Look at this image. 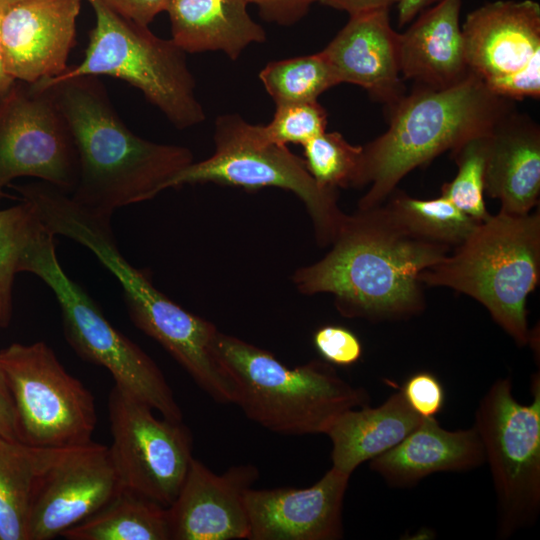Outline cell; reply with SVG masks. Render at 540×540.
<instances>
[{
    "label": "cell",
    "instance_id": "obj_1",
    "mask_svg": "<svg viewBox=\"0 0 540 540\" xmlns=\"http://www.w3.org/2000/svg\"><path fill=\"white\" fill-rule=\"evenodd\" d=\"M331 246L294 272L295 287L304 295L331 294L342 316L371 321L424 311L419 275L451 249L411 234L384 203L347 214Z\"/></svg>",
    "mask_w": 540,
    "mask_h": 540
},
{
    "label": "cell",
    "instance_id": "obj_2",
    "mask_svg": "<svg viewBox=\"0 0 540 540\" xmlns=\"http://www.w3.org/2000/svg\"><path fill=\"white\" fill-rule=\"evenodd\" d=\"M78 156L70 194L78 204L111 217L122 207L150 200L194 161L184 146L156 143L133 133L116 113L96 76L44 79Z\"/></svg>",
    "mask_w": 540,
    "mask_h": 540
},
{
    "label": "cell",
    "instance_id": "obj_3",
    "mask_svg": "<svg viewBox=\"0 0 540 540\" xmlns=\"http://www.w3.org/2000/svg\"><path fill=\"white\" fill-rule=\"evenodd\" d=\"M385 133L363 146L360 187L369 190L358 208L384 203L413 169L465 142L491 133L512 112L474 73L447 88L419 86L390 107Z\"/></svg>",
    "mask_w": 540,
    "mask_h": 540
},
{
    "label": "cell",
    "instance_id": "obj_4",
    "mask_svg": "<svg viewBox=\"0 0 540 540\" xmlns=\"http://www.w3.org/2000/svg\"><path fill=\"white\" fill-rule=\"evenodd\" d=\"M214 350L233 385L234 403L272 432L325 434L340 414L370 402L365 389L345 381L326 361L290 368L271 352L220 331Z\"/></svg>",
    "mask_w": 540,
    "mask_h": 540
},
{
    "label": "cell",
    "instance_id": "obj_5",
    "mask_svg": "<svg viewBox=\"0 0 540 540\" xmlns=\"http://www.w3.org/2000/svg\"><path fill=\"white\" fill-rule=\"evenodd\" d=\"M454 248L419 275L420 283L472 297L518 346L528 345L527 300L540 280L539 211L500 210Z\"/></svg>",
    "mask_w": 540,
    "mask_h": 540
},
{
    "label": "cell",
    "instance_id": "obj_6",
    "mask_svg": "<svg viewBox=\"0 0 540 540\" xmlns=\"http://www.w3.org/2000/svg\"><path fill=\"white\" fill-rule=\"evenodd\" d=\"M95 25L81 62L52 79L109 76L137 88L178 129L201 124L206 114L196 96V82L186 53L148 26L125 19L99 0H87Z\"/></svg>",
    "mask_w": 540,
    "mask_h": 540
},
{
    "label": "cell",
    "instance_id": "obj_7",
    "mask_svg": "<svg viewBox=\"0 0 540 540\" xmlns=\"http://www.w3.org/2000/svg\"><path fill=\"white\" fill-rule=\"evenodd\" d=\"M47 229L28 249L21 272L38 276L54 293L64 336L83 360L107 369L119 386L162 417L182 421L173 391L157 364L105 317L99 304L61 267Z\"/></svg>",
    "mask_w": 540,
    "mask_h": 540
},
{
    "label": "cell",
    "instance_id": "obj_8",
    "mask_svg": "<svg viewBox=\"0 0 540 540\" xmlns=\"http://www.w3.org/2000/svg\"><path fill=\"white\" fill-rule=\"evenodd\" d=\"M213 132L214 153L178 172L167 182L165 190L199 183L248 190L281 188L304 203L319 246L331 245L347 216L338 206L337 190L320 187L304 159L287 146L268 140L262 125L249 123L237 113L219 115Z\"/></svg>",
    "mask_w": 540,
    "mask_h": 540
},
{
    "label": "cell",
    "instance_id": "obj_9",
    "mask_svg": "<svg viewBox=\"0 0 540 540\" xmlns=\"http://www.w3.org/2000/svg\"><path fill=\"white\" fill-rule=\"evenodd\" d=\"M532 402L513 395L511 377L497 379L479 401L474 427L490 467L497 535L532 526L540 512V375L531 377Z\"/></svg>",
    "mask_w": 540,
    "mask_h": 540
},
{
    "label": "cell",
    "instance_id": "obj_10",
    "mask_svg": "<svg viewBox=\"0 0 540 540\" xmlns=\"http://www.w3.org/2000/svg\"><path fill=\"white\" fill-rule=\"evenodd\" d=\"M0 367L13 399L20 442L51 448L92 441L94 396L46 342L10 344L0 350Z\"/></svg>",
    "mask_w": 540,
    "mask_h": 540
},
{
    "label": "cell",
    "instance_id": "obj_11",
    "mask_svg": "<svg viewBox=\"0 0 540 540\" xmlns=\"http://www.w3.org/2000/svg\"><path fill=\"white\" fill-rule=\"evenodd\" d=\"M110 456L120 487L167 508L187 475L193 440L182 421L153 409L115 385L108 395Z\"/></svg>",
    "mask_w": 540,
    "mask_h": 540
},
{
    "label": "cell",
    "instance_id": "obj_12",
    "mask_svg": "<svg viewBox=\"0 0 540 540\" xmlns=\"http://www.w3.org/2000/svg\"><path fill=\"white\" fill-rule=\"evenodd\" d=\"M100 263L119 282L134 325L157 341L212 399L234 403L233 385L214 350L219 332L215 325L160 292L118 247L106 249Z\"/></svg>",
    "mask_w": 540,
    "mask_h": 540
},
{
    "label": "cell",
    "instance_id": "obj_13",
    "mask_svg": "<svg viewBox=\"0 0 540 540\" xmlns=\"http://www.w3.org/2000/svg\"><path fill=\"white\" fill-rule=\"evenodd\" d=\"M20 177L71 193L78 179V156L48 91L37 83L16 81L0 100V201Z\"/></svg>",
    "mask_w": 540,
    "mask_h": 540
},
{
    "label": "cell",
    "instance_id": "obj_14",
    "mask_svg": "<svg viewBox=\"0 0 540 540\" xmlns=\"http://www.w3.org/2000/svg\"><path fill=\"white\" fill-rule=\"evenodd\" d=\"M36 448L28 540H50L83 521L119 490L109 447L85 444Z\"/></svg>",
    "mask_w": 540,
    "mask_h": 540
},
{
    "label": "cell",
    "instance_id": "obj_15",
    "mask_svg": "<svg viewBox=\"0 0 540 540\" xmlns=\"http://www.w3.org/2000/svg\"><path fill=\"white\" fill-rule=\"evenodd\" d=\"M82 0H17L6 6L0 45L7 72L35 83L62 74L76 43Z\"/></svg>",
    "mask_w": 540,
    "mask_h": 540
},
{
    "label": "cell",
    "instance_id": "obj_16",
    "mask_svg": "<svg viewBox=\"0 0 540 540\" xmlns=\"http://www.w3.org/2000/svg\"><path fill=\"white\" fill-rule=\"evenodd\" d=\"M258 476L252 464L218 475L192 458L178 495L166 508L170 540L248 539L245 495Z\"/></svg>",
    "mask_w": 540,
    "mask_h": 540
},
{
    "label": "cell",
    "instance_id": "obj_17",
    "mask_svg": "<svg viewBox=\"0 0 540 540\" xmlns=\"http://www.w3.org/2000/svg\"><path fill=\"white\" fill-rule=\"evenodd\" d=\"M351 475L331 467L307 488L246 492L249 540H337L343 537V502Z\"/></svg>",
    "mask_w": 540,
    "mask_h": 540
},
{
    "label": "cell",
    "instance_id": "obj_18",
    "mask_svg": "<svg viewBox=\"0 0 540 540\" xmlns=\"http://www.w3.org/2000/svg\"><path fill=\"white\" fill-rule=\"evenodd\" d=\"M469 70L484 82L524 67L540 52V5L497 0L471 11L461 27Z\"/></svg>",
    "mask_w": 540,
    "mask_h": 540
},
{
    "label": "cell",
    "instance_id": "obj_19",
    "mask_svg": "<svg viewBox=\"0 0 540 540\" xmlns=\"http://www.w3.org/2000/svg\"><path fill=\"white\" fill-rule=\"evenodd\" d=\"M389 9L350 15L321 51L341 83L358 85L377 101L393 106L404 96L398 37Z\"/></svg>",
    "mask_w": 540,
    "mask_h": 540
},
{
    "label": "cell",
    "instance_id": "obj_20",
    "mask_svg": "<svg viewBox=\"0 0 540 540\" xmlns=\"http://www.w3.org/2000/svg\"><path fill=\"white\" fill-rule=\"evenodd\" d=\"M462 0H439L420 12L398 37L404 79L419 86L447 88L470 74L460 26Z\"/></svg>",
    "mask_w": 540,
    "mask_h": 540
},
{
    "label": "cell",
    "instance_id": "obj_21",
    "mask_svg": "<svg viewBox=\"0 0 540 540\" xmlns=\"http://www.w3.org/2000/svg\"><path fill=\"white\" fill-rule=\"evenodd\" d=\"M484 462L483 445L474 426L450 431L435 417H422L400 443L370 460V469L389 486L407 488L431 474L468 471Z\"/></svg>",
    "mask_w": 540,
    "mask_h": 540
},
{
    "label": "cell",
    "instance_id": "obj_22",
    "mask_svg": "<svg viewBox=\"0 0 540 540\" xmlns=\"http://www.w3.org/2000/svg\"><path fill=\"white\" fill-rule=\"evenodd\" d=\"M484 189L503 212L527 214L538 204L540 130L529 118L511 112L487 136Z\"/></svg>",
    "mask_w": 540,
    "mask_h": 540
},
{
    "label": "cell",
    "instance_id": "obj_23",
    "mask_svg": "<svg viewBox=\"0 0 540 540\" xmlns=\"http://www.w3.org/2000/svg\"><path fill=\"white\" fill-rule=\"evenodd\" d=\"M247 0H169L171 40L185 53L223 52L235 61L266 32L248 13Z\"/></svg>",
    "mask_w": 540,
    "mask_h": 540
},
{
    "label": "cell",
    "instance_id": "obj_24",
    "mask_svg": "<svg viewBox=\"0 0 540 540\" xmlns=\"http://www.w3.org/2000/svg\"><path fill=\"white\" fill-rule=\"evenodd\" d=\"M421 418L401 391L390 395L376 408L368 405L340 414L325 433L331 440L332 467L351 475L366 461L400 443Z\"/></svg>",
    "mask_w": 540,
    "mask_h": 540
},
{
    "label": "cell",
    "instance_id": "obj_25",
    "mask_svg": "<svg viewBox=\"0 0 540 540\" xmlns=\"http://www.w3.org/2000/svg\"><path fill=\"white\" fill-rule=\"evenodd\" d=\"M60 536L67 540H170L167 510L120 488L100 509Z\"/></svg>",
    "mask_w": 540,
    "mask_h": 540
},
{
    "label": "cell",
    "instance_id": "obj_26",
    "mask_svg": "<svg viewBox=\"0 0 540 540\" xmlns=\"http://www.w3.org/2000/svg\"><path fill=\"white\" fill-rule=\"evenodd\" d=\"M36 448L0 435V540H28Z\"/></svg>",
    "mask_w": 540,
    "mask_h": 540
},
{
    "label": "cell",
    "instance_id": "obj_27",
    "mask_svg": "<svg viewBox=\"0 0 540 540\" xmlns=\"http://www.w3.org/2000/svg\"><path fill=\"white\" fill-rule=\"evenodd\" d=\"M387 199L385 205L407 231L449 248L460 245L480 223L442 195L421 200L394 190Z\"/></svg>",
    "mask_w": 540,
    "mask_h": 540
},
{
    "label": "cell",
    "instance_id": "obj_28",
    "mask_svg": "<svg viewBox=\"0 0 540 540\" xmlns=\"http://www.w3.org/2000/svg\"><path fill=\"white\" fill-rule=\"evenodd\" d=\"M46 230L29 200L20 198L18 204L0 209V329L7 328L13 317L14 281L23 258Z\"/></svg>",
    "mask_w": 540,
    "mask_h": 540
},
{
    "label": "cell",
    "instance_id": "obj_29",
    "mask_svg": "<svg viewBox=\"0 0 540 540\" xmlns=\"http://www.w3.org/2000/svg\"><path fill=\"white\" fill-rule=\"evenodd\" d=\"M259 79L275 104L314 102L340 84L321 51L268 62L261 69Z\"/></svg>",
    "mask_w": 540,
    "mask_h": 540
},
{
    "label": "cell",
    "instance_id": "obj_30",
    "mask_svg": "<svg viewBox=\"0 0 540 540\" xmlns=\"http://www.w3.org/2000/svg\"><path fill=\"white\" fill-rule=\"evenodd\" d=\"M303 148L306 168L320 187H360L363 146L350 144L339 132L325 131Z\"/></svg>",
    "mask_w": 540,
    "mask_h": 540
},
{
    "label": "cell",
    "instance_id": "obj_31",
    "mask_svg": "<svg viewBox=\"0 0 540 540\" xmlns=\"http://www.w3.org/2000/svg\"><path fill=\"white\" fill-rule=\"evenodd\" d=\"M488 135L473 138L451 152L458 166V172L455 178L445 183L441 189L442 196L460 211L479 222L486 220L491 215L487 211L484 201V171Z\"/></svg>",
    "mask_w": 540,
    "mask_h": 540
},
{
    "label": "cell",
    "instance_id": "obj_32",
    "mask_svg": "<svg viewBox=\"0 0 540 540\" xmlns=\"http://www.w3.org/2000/svg\"><path fill=\"white\" fill-rule=\"evenodd\" d=\"M272 120L262 125L265 137L285 145H304L326 131L327 112L318 101L275 104Z\"/></svg>",
    "mask_w": 540,
    "mask_h": 540
},
{
    "label": "cell",
    "instance_id": "obj_33",
    "mask_svg": "<svg viewBox=\"0 0 540 540\" xmlns=\"http://www.w3.org/2000/svg\"><path fill=\"white\" fill-rule=\"evenodd\" d=\"M313 343L320 356L331 365L351 366L363 353L359 338L342 326L320 327L314 333Z\"/></svg>",
    "mask_w": 540,
    "mask_h": 540
},
{
    "label": "cell",
    "instance_id": "obj_34",
    "mask_svg": "<svg viewBox=\"0 0 540 540\" xmlns=\"http://www.w3.org/2000/svg\"><path fill=\"white\" fill-rule=\"evenodd\" d=\"M401 392L420 417L433 418L438 415L445 401L444 388L432 373L422 371L411 375L403 384Z\"/></svg>",
    "mask_w": 540,
    "mask_h": 540
},
{
    "label": "cell",
    "instance_id": "obj_35",
    "mask_svg": "<svg viewBox=\"0 0 540 540\" xmlns=\"http://www.w3.org/2000/svg\"><path fill=\"white\" fill-rule=\"evenodd\" d=\"M484 83L493 94L508 100L539 98L540 52L521 69Z\"/></svg>",
    "mask_w": 540,
    "mask_h": 540
},
{
    "label": "cell",
    "instance_id": "obj_36",
    "mask_svg": "<svg viewBox=\"0 0 540 540\" xmlns=\"http://www.w3.org/2000/svg\"><path fill=\"white\" fill-rule=\"evenodd\" d=\"M258 7L263 20L282 26H290L300 21L312 4L320 0H247Z\"/></svg>",
    "mask_w": 540,
    "mask_h": 540
},
{
    "label": "cell",
    "instance_id": "obj_37",
    "mask_svg": "<svg viewBox=\"0 0 540 540\" xmlns=\"http://www.w3.org/2000/svg\"><path fill=\"white\" fill-rule=\"evenodd\" d=\"M119 16L142 26H149L154 18L166 10L169 0H99Z\"/></svg>",
    "mask_w": 540,
    "mask_h": 540
},
{
    "label": "cell",
    "instance_id": "obj_38",
    "mask_svg": "<svg viewBox=\"0 0 540 540\" xmlns=\"http://www.w3.org/2000/svg\"><path fill=\"white\" fill-rule=\"evenodd\" d=\"M0 435L12 440L20 441L18 423L13 399L8 388L5 376L0 367Z\"/></svg>",
    "mask_w": 540,
    "mask_h": 540
},
{
    "label": "cell",
    "instance_id": "obj_39",
    "mask_svg": "<svg viewBox=\"0 0 540 540\" xmlns=\"http://www.w3.org/2000/svg\"><path fill=\"white\" fill-rule=\"evenodd\" d=\"M400 0H320L319 2L345 11L349 15H354L362 12L389 9L390 6L398 4Z\"/></svg>",
    "mask_w": 540,
    "mask_h": 540
},
{
    "label": "cell",
    "instance_id": "obj_40",
    "mask_svg": "<svg viewBox=\"0 0 540 540\" xmlns=\"http://www.w3.org/2000/svg\"><path fill=\"white\" fill-rule=\"evenodd\" d=\"M438 1L439 0H400L397 4L398 25L404 26L411 23L420 12Z\"/></svg>",
    "mask_w": 540,
    "mask_h": 540
},
{
    "label": "cell",
    "instance_id": "obj_41",
    "mask_svg": "<svg viewBox=\"0 0 540 540\" xmlns=\"http://www.w3.org/2000/svg\"><path fill=\"white\" fill-rule=\"evenodd\" d=\"M6 5L0 4V26ZM16 80L7 72L0 45V100L9 92Z\"/></svg>",
    "mask_w": 540,
    "mask_h": 540
},
{
    "label": "cell",
    "instance_id": "obj_42",
    "mask_svg": "<svg viewBox=\"0 0 540 540\" xmlns=\"http://www.w3.org/2000/svg\"><path fill=\"white\" fill-rule=\"evenodd\" d=\"M15 1H17V0H0V4L7 6V5H9V4H11V3L15 2Z\"/></svg>",
    "mask_w": 540,
    "mask_h": 540
}]
</instances>
